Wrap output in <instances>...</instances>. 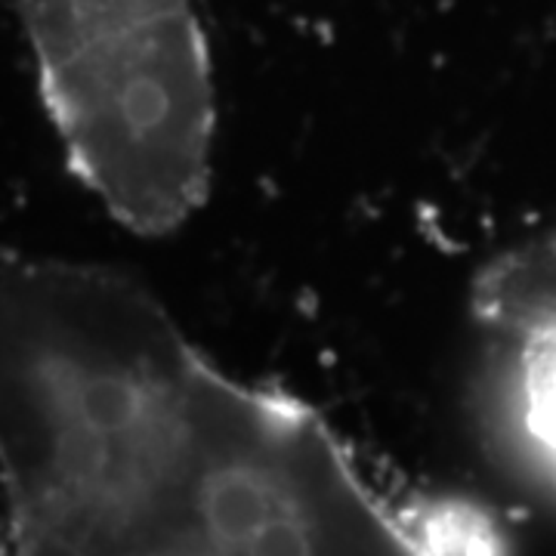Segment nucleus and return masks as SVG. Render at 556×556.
<instances>
[{
  "instance_id": "f257e3e1",
  "label": "nucleus",
  "mask_w": 556,
  "mask_h": 556,
  "mask_svg": "<svg viewBox=\"0 0 556 556\" xmlns=\"http://www.w3.org/2000/svg\"><path fill=\"white\" fill-rule=\"evenodd\" d=\"M43 105L78 179L167 236L214 177L217 84L195 0H16Z\"/></svg>"
},
{
  "instance_id": "f03ea898",
  "label": "nucleus",
  "mask_w": 556,
  "mask_h": 556,
  "mask_svg": "<svg viewBox=\"0 0 556 556\" xmlns=\"http://www.w3.org/2000/svg\"><path fill=\"white\" fill-rule=\"evenodd\" d=\"M519 340L517 424L535 464L556 482V328Z\"/></svg>"
},
{
  "instance_id": "7ed1b4c3",
  "label": "nucleus",
  "mask_w": 556,
  "mask_h": 556,
  "mask_svg": "<svg viewBox=\"0 0 556 556\" xmlns=\"http://www.w3.org/2000/svg\"><path fill=\"white\" fill-rule=\"evenodd\" d=\"M396 510L424 556H507V541L495 519L467 501L424 497Z\"/></svg>"
}]
</instances>
